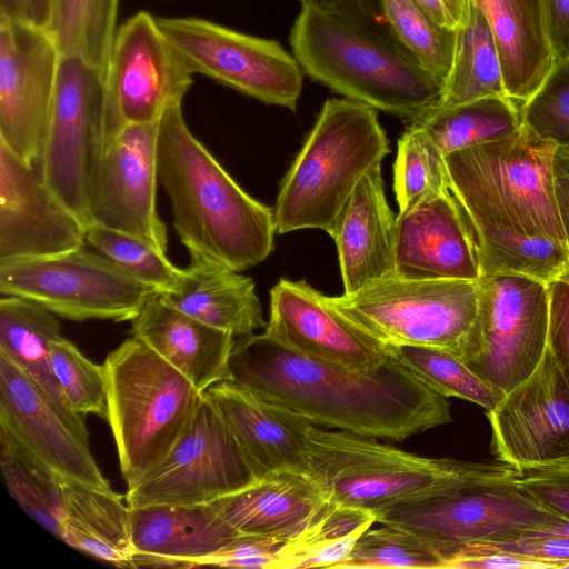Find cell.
<instances>
[{
    "mask_svg": "<svg viewBox=\"0 0 569 569\" xmlns=\"http://www.w3.org/2000/svg\"><path fill=\"white\" fill-rule=\"evenodd\" d=\"M485 542L505 553L552 563L556 569L569 560V538L548 527L523 529Z\"/></svg>",
    "mask_w": 569,
    "mask_h": 569,
    "instance_id": "obj_46",
    "label": "cell"
},
{
    "mask_svg": "<svg viewBox=\"0 0 569 569\" xmlns=\"http://www.w3.org/2000/svg\"><path fill=\"white\" fill-rule=\"evenodd\" d=\"M375 522L372 511L329 500L303 531L287 541L279 569L339 568Z\"/></svg>",
    "mask_w": 569,
    "mask_h": 569,
    "instance_id": "obj_34",
    "label": "cell"
},
{
    "mask_svg": "<svg viewBox=\"0 0 569 569\" xmlns=\"http://www.w3.org/2000/svg\"><path fill=\"white\" fill-rule=\"evenodd\" d=\"M130 531L136 568H194L239 535L212 502L130 508Z\"/></svg>",
    "mask_w": 569,
    "mask_h": 569,
    "instance_id": "obj_24",
    "label": "cell"
},
{
    "mask_svg": "<svg viewBox=\"0 0 569 569\" xmlns=\"http://www.w3.org/2000/svg\"><path fill=\"white\" fill-rule=\"evenodd\" d=\"M281 347L311 360L368 370L390 355V346L355 326L303 280L280 279L270 290L263 332Z\"/></svg>",
    "mask_w": 569,
    "mask_h": 569,
    "instance_id": "obj_20",
    "label": "cell"
},
{
    "mask_svg": "<svg viewBox=\"0 0 569 569\" xmlns=\"http://www.w3.org/2000/svg\"><path fill=\"white\" fill-rule=\"evenodd\" d=\"M51 13L52 0H28V20L30 23L48 29Z\"/></svg>",
    "mask_w": 569,
    "mask_h": 569,
    "instance_id": "obj_54",
    "label": "cell"
},
{
    "mask_svg": "<svg viewBox=\"0 0 569 569\" xmlns=\"http://www.w3.org/2000/svg\"><path fill=\"white\" fill-rule=\"evenodd\" d=\"M257 479L217 405L204 393L183 435L160 465L128 488L126 502L130 508L209 503Z\"/></svg>",
    "mask_w": 569,
    "mask_h": 569,
    "instance_id": "obj_14",
    "label": "cell"
},
{
    "mask_svg": "<svg viewBox=\"0 0 569 569\" xmlns=\"http://www.w3.org/2000/svg\"><path fill=\"white\" fill-rule=\"evenodd\" d=\"M159 122L129 124L109 143L90 189L87 227L131 234L166 253L167 228L156 210Z\"/></svg>",
    "mask_w": 569,
    "mask_h": 569,
    "instance_id": "obj_18",
    "label": "cell"
},
{
    "mask_svg": "<svg viewBox=\"0 0 569 569\" xmlns=\"http://www.w3.org/2000/svg\"><path fill=\"white\" fill-rule=\"evenodd\" d=\"M395 273L408 279H480L475 233L450 188L396 217Z\"/></svg>",
    "mask_w": 569,
    "mask_h": 569,
    "instance_id": "obj_22",
    "label": "cell"
},
{
    "mask_svg": "<svg viewBox=\"0 0 569 569\" xmlns=\"http://www.w3.org/2000/svg\"><path fill=\"white\" fill-rule=\"evenodd\" d=\"M288 540L266 535H238L217 552L199 559L196 567L279 569Z\"/></svg>",
    "mask_w": 569,
    "mask_h": 569,
    "instance_id": "obj_45",
    "label": "cell"
},
{
    "mask_svg": "<svg viewBox=\"0 0 569 569\" xmlns=\"http://www.w3.org/2000/svg\"><path fill=\"white\" fill-rule=\"evenodd\" d=\"M556 150L522 123L505 139L446 154L449 188L471 226L512 230L567 248L555 191Z\"/></svg>",
    "mask_w": 569,
    "mask_h": 569,
    "instance_id": "obj_4",
    "label": "cell"
},
{
    "mask_svg": "<svg viewBox=\"0 0 569 569\" xmlns=\"http://www.w3.org/2000/svg\"><path fill=\"white\" fill-rule=\"evenodd\" d=\"M472 1L492 30L506 93L523 104L538 90L555 63L541 0Z\"/></svg>",
    "mask_w": 569,
    "mask_h": 569,
    "instance_id": "obj_29",
    "label": "cell"
},
{
    "mask_svg": "<svg viewBox=\"0 0 569 569\" xmlns=\"http://www.w3.org/2000/svg\"><path fill=\"white\" fill-rule=\"evenodd\" d=\"M396 217L378 164L359 181L330 234L338 250L343 293L358 292L395 273Z\"/></svg>",
    "mask_w": 569,
    "mask_h": 569,
    "instance_id": "obj_25",
    "label": "cell"
},
{
    "mask_svg": "<svg viewBox=\"0 0 569 569\" xmlns=\"http://www.w3.org/2000/svg\"><path fill=\"white\" fill-rule=\"evenodd\" d=\"M104 72L61 56L50 123L40 159L43 178L87 228L93 178L106 150Z\"/></svg>",
    "mask_w": 569,
    "mask_h": 569,
    "instance_id": "obj_12",
    "label": "cell"
},
{
    "mask_svg": "<svg viewBox=\"0 0 569 569\" xmlns=\"http://www.w3.org/2000/svg\"><path fill=\"white\" fill-rule=\"evenodd\" d=\"M498 463L421 457L372 437L308 429V473L329 500L372 512L448 492Z\"/></svg>",
    "mask_w": 569,
    "mask_h": 569,
    "instance_id": "obj_6",
    "label": "cell"
},
{
    "mask_svg": "<svg viewBox=\"0 0 569 569\" xmlns=\"http://www.w3.org/2000/svg\"><path fill=\"white\" fill-rule=\"evenodd\" d=\"M290 43L302 71L348 99L412 122L437 107L445 83L388 27L302 7Z\"/></svg>",
    "mask_w": 569,
    "mask_h": 569,
    "instance_id": "obj_3",
    "label": "cell"
},
{
    "mask_svg": "<svg viewBox=\"0 0 569 569\" xmlns=\"http://www.w3.org/2000/svg\"><path fill=\"white\" fill-rule=\"evenodd\" d=\"M518 469L498 463L490 473L448 492L378 510L377 522L417 533L440 547L445 561L458 545L491 541L566 518L518 483Z\"/></svg>",
    "mask_w": 569,
    "mask_h": 569,
    "instance_id": "obj_9",
    "label": "cell"
},
{
    "mask_svg": "<svg viewBox=\"0 0 569 569\" xmlns=\"http://www.w3.org/2000/svg\"><path fill=\"white\" fill-rule=\"evenodd\" d=\"M555 191L569 252V166L556 156Z\"/></svg>",
    "mask_w": 569,
    "mask_h": 569,
    "instance_id": "obj_53",
    "label": "cell"
},
{
    "mask_svg": "<svg viewBox=\"0 0 569 569\" xmlns=\"http://www.w3.org/2000/svg\"><path fill=\"white\" fill-rule=\"evenodd\" d=\"M51 367L70 408L86 417L108 420L107 391L102 365L88 359L62 336L51 343Z\"/></svg>",
    "mask_w": 569,
    "mask_h": 569,
    "instance_id": "obj_43",
    "label": "cell"
},
{
    "mask_svg": "<svg viewBox=\"0 0 569 569\" xmlns=\"http://www.w3.org/2000/svg\"><path fill=\"white\" fill-rule=\"evenodd\" d=\"M555 156L569 166V149L557 147Z\"/></svg>",
    "mask_w": 569,
    "mask_h": 569,
    "instance_id": "obj_57",
    "label": "cell"
},
{
    "mask_svg": "<svg viewBox=\"0 0 569 569\" xmlns=\"http://www.w3.org/2000/svg\"><path fill=\"white\" fill-rule=\"evenodd\" d=\"M0 18L28 21V0H0Z\"/></svg>",
    "mask_w": 569,
    "mask_h": 569,
    "instance_id": "obj_55",
    "label": "cell"
},
{
    "mask_svg": "<svg viewBox=\"0 0 569 569\" xmlns=\"http://www.w3.org/2000/svg\"><path fill=\"white\" fill-rule=\"evenodd\" d=\"M561 569H569V560L561 566Z\"/></svg>",
    "mask_w": 569,
    "mask_h": 569,
    "instance_id": "obj_59",
    "label": "cell"
},
{
    "mask_svg": "<svg viewBox=\"0 0 569 569\" xmlns=\"http://www.w3.org/2000/svg\"><path fill=\"white\" fill-rule=\"evenodd\" d=\"M421 124L446 154L505 139L522 126L521 109L509 97H487L431 110Z\"/></svg>",
    "mask_w": 569,
    "mask_h": 569,
    "instance_id": "obj_33",
    "label": "cell"
},
{
    "mask_svg": "<svg viewBox=\"0 0 569 569\" xmlns=\"http://www.w3.org/2000/svg\"><path fill=\"white\" fill-rule=\"evenodd\" d=\"M389 152L376 109L328 99L281 181L273 208L277 232L321 229L330 236L359 181Z\"/></svg>",
    "mask_w": 569,
    "mask_h": 569,
    "instance_id": "obj_5",
    "label": "cell"
},
{
    "mask_svg": "<svg viewBox=\"0 0 569 569\" xmlns=\"http://www.w3.org/2000/svg\"><path fill=\"white\" fill-rule=\"evenodd\" d=\"M0 430L60 478L111 489L92 456L84 417L63 409L2 353Z\"/></svg>",
    "mask_w": 569,
    "mask_h": 569,
    "instance_id": "obj_17",
    "label": "cell"
},
{
    "mask_svg": "<svg viewBox=\"0 0 569 569\" xmlns=\"http://www.w3.org/2000/svg\"><path fill=\"white\" fill-rule=\"evenodd\" d=\"M3 296L30 299L58 317L132 320L160 293L106 256L80 247L63 253L0 262Z\"/></svg>",
    "mask_w": 569,
    "mask_h": 569,
    "instance_id": "obj_11",
    "label": "cell"
},
{
    "mask_svg": "<svg viewBox=\"0 0 569 569\" xmlns=\"http://www.w3.org/2000/svg\"><path fill=\"white\" fill-rule=\"evenodd\" d=\"M443 569H556L552 563L505 553L485 541L452 547Z\"/></svg>",
    "mask_w": 569,
    "mask_h": 569,
    "instance_id": "obj_48",
    "label": "cell"
},
{
    "mask_svg": "<svg viewBox=\"0 0 569 569\" xmlns=\"http://www.w3.org/2000/svg\"><path fill=\"white\" fill-rule=\"evenodd\" d=\"M449 188L446 156L419 123L409 126L398 140L393 191L399 212H407Z\"/></svg>",
    "mask_w": 569,
    "mask_h": 569,
    "instance_id": "obj_38",
    "label": "cell"
},
{
    "mask_svg": "<svg viewBox=\"0 0 569 569\" xmlns=\"http://www.w3.org/2000/svg\"><path fill=\"white\" fill-rule=\"evenodd\" d=\"M478 286L477 316L460 359L503 397L535 371L548 347V283L498 273Z\"/></svg>",
    "mask_w": 569,
    "mask_h": 569,
    "instance_id": "obj_10",
    "label": "cell"
},
{
    "mask_svg": "<svg viewBox=\"0 0 569 569\" xmlns=\"http://www.w3.org/2000/svg\"><path fill=\"white\" fill-rule=\"evenodd\" d=\"M158 179L189 252L242 271L274 248L273 209L249 196L189 130L181 103L159 122Z\"/></svg>",
    "mask_w": 569,
    "mask_h": 569,
    "instance_id": "obj_2",
    "label": "cell"
},
{
    "mask_svg": "<svg viewBox=\"0 0 569 569\" xmlns=\"http://www.w3.org/2000/svg\"><path fill=\"white\" fill-rule=\"evenodd\" d=\"M102 367L107 422L130 488L164 460L204 393L134 336L112 350Z\"/></svg>",
    "mask_w": 569,
    "mask_h": 569,
    "instance_id": "obj_7",
    "label": "cell"
},
{
    "mask_svg": "<svg viewBox=\"0 0 569 569\" xmlns=\"http://www.w3.org/2000/svg\"><path fill=\"white\" fill-rule=\"evenodd\" d=\"M522 123L538 137L569 149V59L555 62L521 107Z\"/></svg>",
    "mask_w": 569,
    "mask_h": 569,
    "instance_id": "obj_44",
    "label": "cell"
},
{
    "mask_svg": "<svg viewBox=\"0 0 569 569\" xmlns=\"http://www.w3.org/2000/svg\"><path fill=\"white\" fill-rule=\"evenodd\" d=\"M325 301L380 342L442 349L460 358L475 322L479 286L471 280L408 279L396 273Z\"/></svg>",
    "mask_w": 569,
    "mask_h": 569,
    "instance_id": "obj_8",
    "label": "cell"
},
{
    "mask_svg": "<svg viewBox=\"0 0 569 569\" xmlns=\"http://www.w3.org/2000/svg\"><path fill=\"white\" fill-rule=\"evenodd\" d=\"M61 541L119 568H136L126 495L61 479Z\"/></svg>",
    "mask_w": 569,
    "mask_h": 569,
    "instance_id": "obj_30",
    "label": "cell"
},
{
    "mask_svg": "<svg viewBox=\"0 0 569 569\" xmlns=\"http://www.w3.org/2000/svg\"><path fill=\"white\" fill-rule=\"evenodd\" d=\"M548 347L569 388V283L558 278L548 283Z\"/></svg>",
    "mask_w": 569,
    "mask_h": 569,
    "instance_id": "obj_49",
    "label": "cell"
},
{
    "mask_svg": "<svg viewBox=\"0 0 569 569\" xmlns=\"http://www.w3.org/2000/svg\"><path fill=\"white\" fill-rule=\"evenodd\" d=\"M156 20L193 74L206 76L266 103L297 109L302 69L277 41L200 18Z\"/></svg>",
    "mask_w": 569,
    "mask_h": 569,
    "instance_id": "obj_13",
    "label": "cell"
},
{
    "mask_svg": "<svg viewBox=\"0 0 569 569\" xmlns=\"http://www.w3.org/2000/svg\"><path fill=\"white\" fill-rule=\"evenodd\" d=\"M486 416L497 461L525 469L569 460V388L549 347Z\"/></svg>",
    "mask_w": 569,
    "mask_h": 569,
    "instance_id": "obj_19",
    "label": "cell"
},
{
    "mask_svg": "<svg viewBox=\"0 0 569 569\" xmlns=\"http://www.w3.org/2000/svg\"><path fill=\"white\" fill-rule=\"evenodd\" d=\"M302 7L339 16L365 24L388 27L382 0H300Z\"/></svg>",
    "mask_w": 569,
    "mask_h": 569,
    "instance_id": "obj_50",
    "label": "cell"
},
{
    "mask_svg": "<svg viewBox=\"0 0 569 569\" xmlns=\"http://www.w3.org/2000/svg\"><path fill=\"white\" fill-rule=\"evenodd\" d=\"M517 480L540 502L569 520V460L518 469Z\"/></svg>",
    "mask_w": 569,
    "mask_h": 569,
    "instance_id": "obj_47",
    "label": "cell"
},
{
    "mask_svg": "<svg viewBox=\"0 0 569 569\" xmlns=\"http://www.w3.org/2000/svg\"><path fill=\"white\" fill-rule=\"evenodd\" d=\"M439 23L457 30L470 13L472 0H417Z\"/></svg>",
    "mask_w": 569,
    "mask_h": 569,
    "instance_id": "obj_52",
    "label": "cell"
},
{
    "mask_svg": "<svg viewBox=\"0 0 569 569\" xmlns=\"http://www.w3.org/2000/svg\"><path fill=\"white\" fill-rule=\"evenodd\" d=\"M86 242L160 293L176 291L184 278V269L177 268L166 253L131 234L89 224Z\"/></svg>",
    "mask_w": 569,
    "mask_h": 569,
    "instance_id": "obj_42",
    "label": "cell"
},
{
    "mask_svg": "<svg viewBox=\"0 0 569 569\" xmlns=\"http://www.w3.org/2000/svg\"><path fill=\"white\" fill-rule=\"evenodd\" d=\"M548 529L569 538V520L568 519L561 520V521L557 522L556 525L548 527Z\"/></svg>",
    "mask_w": 569,
    "mask_h": 569,
    "instance_id": "obj_56",
    "label": "cell"
},
{
    "mask_svg": "<svg viewBox=\"0 0 569 569\" xmlns=\"http://www.w3.org/2000/svg\"><path fill=\"white\" fill-rule=\"evenodd\" d=\"M130 333L180 371L200 392L231 381L230 355L236 337L151 298L131 320Z\"/></svg>",
    "mask_w": 569,
    "mask_h": 569,
    "instance_id": "obj_26",
    "label": "cell"
},
{
    "mask_svg": "<svg viewBox=\"0 0 569 569\" xmlns=\"http://www.w3.org/2000/svg\"><path fill=\"white\" fill-rule=\"evenodd\" d=\"M391 350L418 380L446 398L467 400L486 411L502 398L455 353L419 346H398Z\"/></svg>",
    "mask_w": 569,
    "mask_h": 569,
    "instance_id": "obj_40",
    "label": "cell"
},
{
    "mask_svg": "<svg viewBox=\"0 0 569 569\" xmlns=\"http://www.w3.org/2000/svg\"><path fill=\"white\" fill-rule=\"evenodd\" d=\"M218 407L259 479L276 471L308 473L311 423L233 381L204 392Z\"/></svg>",
    "mask_w": 569,
    "mask_h": 569,
    "instance_id": "obj_23",
    "label": "cell"
},
{
    "mask_svg": "<svg viewBox=\"0 0 569 569\" xmlns=\"http://www.w3.org/2000/svg\"><path fill=\"white\" fill-rule=\"evenodd\" d=\"M59 337L61 325L57 315L30 299L2 295L0 353L8 357L63 409L77 413L68 405L51 367V343Z\"/></svg>",
    "mask_w": 569,
    "mask_h": 569,
    "instance_id": "obj_31",
    "label": "cell"
},
{
    "mask_svg": "<svg viewBox=\"0 0 569 569\" xmlns=\"http://www.w3.org/2000/svg\"><path fill=\"white\" fill-rule=\"evenodd\" d=\"M382 8L396 40L445 83L453 62L457 30L439 23L417 0H382Z\"/></svg>",
    "mask_w": 569,
    "mask_h": 569,
    "instance_id": "obj_39",
    "label": "cell"
},
{
    "mask_svg": "<svg viewBox=\"0 0 569 569\" xmlns=\"http://www.w3.org/2000/svg\"><path fill=\"white\" fill-rule=\"evenodd\" d=\"M119 0H52L47 29L61 56L79 57L104 74L116 36Z\"/></svg>",
    "mask_w": 569,
    "mask_h": 569,
    "instance_id": "obj_36",
    "label": "cell"
},
{
    "mask_svg": "<svg viewBox=\"0 0 569 569\" xmlns=\"http://www.w3.org/2000/svg\"><path fill=\"white\" fill-rule=\"evenodd\" d=\"M487 97L508 96L492 30L472 1L467 22L457 29L452 67L442 97L432 110Z\"/></svg>",
    "mask_w": 569,
    "mask_h": 569,
    "instance_id": "obj_32",
    "label": "cell"
},
{
    "mask_svg": "<svg viewBox=\"0 0 569 569\" xmlns=\"http://www.w3.org/2000/svg\"><path fill=\"white\" fill-rule=\"evenodd\" d=\"M192 83L156 18L144 11L130 17L116 31L106 70V149L124 127L159 122Z\"/></svg>",
    "mask_w": 569,
    "mask_h": 569,
    "instance_id": "obj_15",
    "label": "cell"
},
{
    "mask_svg": "<svg viewBox=\"0 0 569 569\" xmlns=\"http://www.w3.org/2000/svg\"><path fill=\"white\" fill-rule=\"evenodd\" d=\"M230 370L231 381L326 429L402 441L452 421L447 398L392 350L379 367L357 370L308 359L252 333L236 338Z\"/></svg>",
    "mask_w": 569,
    "mask_h": 569,
    "instance_id": "obj_1",
    "label": "cell"
},
{
    "mask_svg": "<svg viewBox=\"0 0 569 569\" xmlns=\"http://www.w3.org/2000/svg\"><path fill=\"white\" fill-rule=\"evenodd\" d=\"M443 555L436 543L411 531L382 525L368 529L358 539L339 569H443Z\"/></svg>",
    "mask_w": 569,
    "mask_h": 569,
    "instance_id": "obj_41",
    "label": "cell"
},
{
    "mask_svg": "<svg viewBox=\"0 0 569 569\" xmlns=\"http://www.w3.org/2000/svg\"><path fill=\"white\" fill-rule=\"evenodd\" d=\"M60 59L47 29L0 18V142L28 164L42 156Z\"/></svg>",
    "mask_w": 569,
    "mask_h": 569,
    "instance_id": "obj_16",
    "label": "cell"
},
{
    "mask_svg": "<svg viewBox=\"0 0 569 569\" xmlns=\"http://www.w3.org/2000/svg\"><path fill=\"white\" fill-rule=\"evenodd\" d=\"M553 61L569 59V0H541Z\"/></svg>",
    "mask_w": 569,
    "mask_h": 569,
    "instance_id": "obj_51",
    "label": "cell"
},
{
    "mask_svg": "<svg viewBox=\"0 0 569 569\" xmlns=\"http://www.w3.org/2000/svg\"><path fill=\"white\" fill-rule=\"evenodd\" d=\"M328 501L309 473L276 471L212 503L239 535L291 539L315 520Z\"/></svg>",
    "mask_w": 569,
    "mask_h": 569,
    "instance_id": "obj_27",
    "label": "cell"
},
{
    "mask_svg": "<svg viewBox=\"0 0 569 569\" xmlns=\"http://www.w3.org/2000/svg\"><path fill=\"white\" fill-rule=\"evenodd\" d=\"M559 279H561V280H563V281H566V282H568V283H569V268H567V269L562 272V274L559 277Z\"/></svg>",
    "mask_w": 569,
    "mask_h": 569,
    "instance_id": "obj_58",
    "label": "cell"
},
{
    "mask_svg": "<svg viewBox=\"0 0 569 569\" xmlns=\"http://www.w3.org/2000/svg\"><path fill=\"white\" fill-rule=\"evenodd\" d=\"M86 226L28 164L0 142V262L50 257L86 243Z\"/></svg>",
    "mask_w": 569,
    "mask_h": 569,
    "instance_id": "obj_21",
    "label": "cell"
},
{
    "mask_svg": "<svg viewBox=\"0 0 569 569\" xmlns=\"http://www.w3.org/2000/svg\"><path fill=\"white\" fill-rule=\"evenodd\" d=\"M472 230L480 278L517 273L549 283L569 268L568 249L551 240L489 227Z\"/></svg>",
    "mask_w": 569,
    "mask_h": 569,
    "instance_id": "obj_35",
    "label": "cell"
},
{
    "mask_svg": "<svg viewBox=\"0 0 569 569\" xmlns=\"http://www.w3.org/2000/svg\"><path fill=\"white\" fill-rule=\"evenodd\" d=\"M0 466L16 502L42 528L61 539V479L0 430Z\"/></svg>",
    "mask_w": 569,
    "mask_h": 569,
    "instance_id": "obj_37",
    "label": "cell"
},
{
    "mask_svg": "<svg viewBox=\"0 0 569 569\" xmlns=\"http://www.w3.org/2000/svg\"><path fill=\"white\" fill-rule=\"evenodd\" d=\"M179 288L161 298L183 313L236 338L266 328L251 278L226 263L191 251Z\"/></svg>",
    "mask_w": 569,
    "mask_h": 569,
    "instance_id": "obj_28",
    "label": "cell"
}]
</instances>
